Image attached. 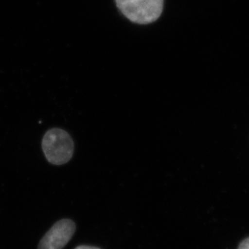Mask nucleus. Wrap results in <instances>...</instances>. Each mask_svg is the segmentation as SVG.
<instances>
[{
	"instance_id": "f257e3e1",
	"label": "nucleus",
	"mask_w": 249,
	"mask_h": 249,
	"mask_svg": "<svg viewBox=\"0 0 249 249\" xmlns=\"http://www.w3.org/2000/svg\"><path fill=\"white\" fill-rule=\"evenodd\" d=\"M41 146L48 162L62 165L69 162L74 153V142L67 131L53 128L46 132Z\"/></svg>"
},
{
	"instance_id": "f03ea898",
	"label": "nucleus",
	"mask_w": 249,
	"mask_h": 249,
	"mask_svg": "<svg viewBox=\"0 0 249 249\" xmlns=\"http://www.w3.org/2000/svg\"><path fill=\"white\" fill-rule=\"evenodd\" d=\"M116 3L127 19L139 24L156 21L163 8V0H116Z\"/></svg>"
},
{
	"instance_id": "7ed1b4c3",
	"label": "nucleus",
	"mask_w": 249,
	"mask_h": 249,
	"mask_svg": "<svg viewBox=\"0 0 249 249\" xmlns=\"http://www.w3.org/2000/svg\"><path fill=\"white\" fill-rule=\"evenodd\" d=\"M75 230L74 221L67 218L58 221L44 235L37 249H62L71 240Z\"/></svg>"
},
{
	"instance_id": "20e7f679",
	"label": "nucleus",
	"mask_w": 249,
	"mask_h": 249,
	"mask_svg": "<svg viewBox=\"0 0 249 249\" xmlns=\"http://www.w3.org/2000/svg\"><path fill=\"white\" fill-rule=\"evenodd\" d=\"M238 249H249V237L246 238L240 242Z\"/></svg>"
},
{
	"instance_id": "39448f33",
	"label": "nucleus",
	"mask_w": 249,
	"mask_h": 249,
	"mask_svg": "<svg viewBox=\"0 0 249 249\" xmlns=\"http://www.w3.org/2000/svg\"><path fill=\"white\" fill-rule=\"evenodd\" d=\"M74 249H101L100 248L94 247V246H89V245H80Z\"/></svg>"
}]
</instances>
